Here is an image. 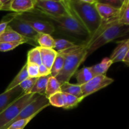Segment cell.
I'll list each match as a JSON object with an SVG mask.
<instances>
[{
    "label": "cell",
    "instance_id": "6da1fadb",
    "mask_svg": "<svg viewBox=\"0 0 129 129\" xmlns=\"http://www.w3.org/2000/svg\"><path fill=\"white\" fill-rule=\"evenodd\" d=\"M96 0H66L70 13L86 29L90 37L102 23L96 8Z\"/></svg>",
    "mask_w": 129,
    "mask_h": 129
},
{
    "label": "cell",
    "instance_id": "7a4b0ae2",
    "mask_svg": "<svg viewBox=\"0 0 129 129\" xmlns=\"http://www.w3.org/2000/svg\"><path fill=\"white\" fill-rule=\"evenodd\" d=\"M34 11L46 18L54 26L55 32L65 35L76 41H79V43H85L90 39L86 29L71 13L68 16L53 17L43 15L35 10Z\"/></svg>",
    "mask_w": 129,
    "mask_h": 129
},
{
    "label": "cell",
    "instance_id": "3957f363",
    "mask_svg": "<svg viewBox=\"0 0 129 129\" xmlns=\"http://www.w3.org/2000/svg\"><path fill=\"white\" fill-rule=\"evenodd\" d=\"M88 47H86L80 50L61 54L65 57L64 66L61 71L55 77L61 85L66 82H69L71 78L78 71L79 66L87 59Z\"/></svg>",
    "mask_w": 129,
    "mask_h": 129
},
{
    "label": "cell",
    "instance_id": "277c9868",
    "mask_svg": "<svg viewBox=\"0 0 129 129\" xmlns=\"http://www.w3.org/2000/svg\"><path fill=\"white\" fill-rule=\"evenodd\" d=\"M40 96L39 94H23L10 104L3 112L0 113V129H4L14 118L17 117L21 111L31 102Z\"/></svg>",
    "mask_w": 129,
    "mask_h": 129
},
{
    "label": "cell",
    "instance_id": "5b68a950",
    "mask_svg": "<svg viewBox=\"0 0 129 129\" xmlns=\"http://www.w3.org/2000/svg\"><path fill=\"white\" fill-rule=\"evenodd\" d=\"M128 31L129 25H120L118 22L110 25L89 46L88 49L87 57L103 45L111 42L115 39L128 35Z\"/></svg>",
    "mask_w": 129,
    "mask_h": 129
},
{
    "label": "cell",
    "instance_id": "8992f818",
    "mask_svg": "<svg viewBox=\"0 0 129 129\" xmlns=\"http://www.w3.org/2000/svg\"><path fill=\"white\" fill-rule=\"evenodd\" d=\"M34 10L45 15L59 17L70 15L66 0H35Z\"/></svg>",
    "mask_w": 129,
    "mask_h": 129
},
{
    "label": "cell",
    "instance_id": "52a82bcc",
    "mask_svg": "<svg viewBox=\"0 0 129 129\" xmlns=\"http://www.w3.org/2000/svg\"><path fill=\"white\" fill-rule=\"evenodd\" d=\"M13 15L14 17L26 22L39 34L51 35L55 32L52 25L46 18L34 11L31 13H13Z\"/></svg>",
    "mask_w": 129,
    "mask_h": 129
},
{
    "label": "cell",
    "instance_id": "ba28073f",
    "mask_svg": "<svg viewBox=\"0 0 129 129\" xmlns=\"http://www.w3.org/2000/svg\"><path fill=\"white\" fill-rule=\"evenodd\" d=\"M114 81L113 79L108 78L106 75L94 76L86 84L81 86L82 97L83 99L93 93L108 86Z\"/></svg>",
    "mask_w": 129,
    "mask_h": 129
},
{
    "label": "cell",
    "instance_id": "9c48e42d",
    "mask_svg": "<svg viewBox=\"0 0 129 129\" xmlns=\"http://www.w3.org/2000/svg\"><path fill=\"white\" fill-rule=\"evenodd\" d=\"M8 26L16 33L33 40L37 44V40L39 39L40 34L35 31L31 26H30L26 22L14 17V15L13 18L9 23Z\"/></svg>",
    "mask_w": 129,
    "mask_h": 129
},
{
    "label": "cell",
    "instance_id": "30bf717a",
    "mask_svg": "<svg viewBox=\"0 0 129 129\" xmlns=\"http://www.w3.org/2000/svg\"><path fill=\"white\" fill-rule=\"evenodd\" d=\"M24 94L20 86L6 91L0 94V113L3 112L10 104Z\"/></svg>",
    "mask_w": 129,
    "mask_h": 129
},
{
    "label": "cell",
    "instance_id": "8fae6325",
    "mask_svg": "<svg viewBox=\"0 0 129 129\" xmlns=\"http://www.w3.org/2000/svg\"><path fill=\"white\" fill-rule=\"evenodd\" d=\"M35 0H11L10 11L15 13H31L35 8Z\"/></svg>",
    "mask_w": 129,
    "mask_h": 129
},
{
    "label": "cell",
    "instance_id": "7c38bea8",
    "mask_svg": "<svg viewBox=\"0 0 129 129\" xmlns=\"http://www.w3.org/2000/svg\"><path fill=\"white\" fill-rule=\"evenodd\" d=\"M10 42H21L23 44H28L32 45H37L33 40L20 35L13 30L8 25L5 31L0 35V43Z\"/></svg>",
    "mask_w": 129,
    "mask_h": 129
},
{
    "label": "cell",
    "instance_id": "4fadbf2b",
    "mask_svg": "<svg viewBox=\"0 0 129 129\" xmlns=\"http://www.w3.org/2000/svg\"><path fill=\"white\" fill-rule=\"evenodd\" d=\"M96 8L102 21L112 20L118 16L120 10L114 8L105 4L100 3L97 1Z\"/></svg>",
    "mask_w": 129,
    "mask_h": 129
},
{
    "label": "cell",
    "instance_id": "5bb4252c",
    "mask_svg": "<svg viewBox=\"0 0 129 129\" xmlns=\"http://www.w3.org/2000/svg\"><path fill=\"white\" fill-rule=\"evenodd\" d=\"M38 48L40 53L42 64L50 70L58 53L54 49H47L39 46Z\"/></svg>",
    "mask_w": 129,
    "mask_h": 129
},
{
    "label": "cell",
    "instance_id": "9a60e30c",
    "mask_svg": "<svg viewBox=\"0 0 129 129\" xmlns=\"http://www.w3.org/2000/svg\"><path fill=\"white\" fill-rule=\"evenodd\" d=\"M112 64L113 63L112 60L109 57H107L103 59L99 64L89 67V69L93 77L100 75H106L107 71L109 69Z\"/></svg>",
    "mask_w": 129,
    "mask_h": 129
},
{
    "label": "cell",
    "instance_id": "2e32d148",
    "mask_svg": "<svg viewBox=\"0 0 129 129\" xmlns=\"http://www.w3.org/2000/svg\"><path fill=\"white\" fill-rule=\"evenodd\" d=\"M60 91L65 94H71L79 98H82V92L81 86L77 84H71L69 82H66L60 85Z\"/></svg>",
    "mask_w": 129,
    "mask_h": 129
},
{
    "label": "cell",
    "instance_id": "e0dca14e",
    "mask_svg": "<svg viewBox=\"0 0 129 129\" xmlns=\"http://www.w3.org/2000/svg\"><path fill=\"white\" fill-rule=\"evenodd\" d=\"M74 74L77 79V84L79 86L86 84L93 78L89 67H84L80 70L77 71Z\"/></svg>",
    "mask_w": 129,
    "mask_h": 129
},
{
    "label": "cell",
    "instance_id": "ac0fdd59",
    "mask_svg": "<svg viewBox=\"0 0 129 129\" xmlns=\"http://www.w3.org/2000/svg\"><path fill=\"white\" fill-rule=\"evenodd\" d=\"M50 76H40L38 78L30 93L45 95L47 84L48 80Z\"/></svg>",
    "mask_w": 129,
    "mask_h": 129
},
{
    "label": "cell",
    "instance_id": "d6986e66",
    "mask_svg": "<svg viewBox=\"0 0 129 129\" xmlns=\"http://www.w3.org/2000/svg\"><path fill=\"white\" fill-rule=\"evenodd\" d=\"M129 1L124 0L120 8L118 16V23L120 25H129Z\"/></svg>",
    "mask_w": 129,
    "mask_h": 129
},
{
    "label": "cell",
    "instance_id": "ffe728a7",
    "mask_svg": "<svg viewBox=\"0 0 129 129\" xmlns=\"http://www.w3.org/2000/svg\"><path fill=\"white\" fill-rule=\"evenodd\" d=\"M60 91V84L57 79L54 77L50 76L48 80L47 84L46 91H45V96L49 98L50 96L53 95L55 93Z\"/></svg>",
    "mask_w": 129,
    "mask_h": 129
},
{
    "label": "cell",
    "instance_id": "44dd1931",
    "mask_svg": "<svg viewBox=\"0 0 129 129\" xmlns=\"http://www.w3.org/2000/svg\"><path fill=\"white\" fill-rule=\"evenodd\" d=\"M28 78V76L27 71H26V64L23 66L21 70L18 73V74L16 76L13 80L10 83V84L8 86L7 88L6 89V91L10 90V89H12V88H15V87L17 86L20 85V83H22L23 81H25L26 78Z\"/></svg>",
    "mask_w": 129,
    "mask_h": 129
},
{
    "label": "cell",
    "instance_id": "7402d4cb",
    "mask_svg": "<svg viewBox=\"0 0 129 129\" xmlns=\"http://www.w3.org/2000/svg\"><path fill=\"white\" fill-rule=\"evenodd\" d=\"M55 39L50 35L45 34H40L37 40L39 47L47 49H54Z\"/></svg>",
    "mask_w": 129,
    "mask_h": 129
},
{
    "label": "cell",
    "instance_id": "603a6c76",
    "mask_svg": "<svg viewBox=\"0 0 129 129\" xmlns=\"http://www.w3.org/2000/svg\"><path fill=\"white\" fill-rule=\"evenodd\" d=\"M64 62H65V57L61 54H58L52 66L51 69H50V76H51L55 78L59 74V73L62 69Z\"/></svg>",
    "mask_w": 129,
    "mask_h": 129
},
{
    "label": "cell",
    "instance_id": "cb8c5ba5",
    "mask_svg": "<svg viewBox=\"0 0 129 129\" xmlns=\"http://www.w3.org/2000/svg\"><path fill=\"white\" fill-rule=\"evenodd\" d=\"M48 100L50 105L59 108H63L65 105L66 96L65 94L62 92L55 93L53 95L50 96Z\"/></svg>",
    "mask_w": 129,
    "mask_h": 129
},
{
    "label": "cell",
    "instance_id": "d4e9b609",
    "mask_svg": "<svg viewBox=\"0 0 129 129\" xmlns=\"http://www.w3.org/2000/svg\"><path fill=\"white\" fill-rule=\"evenodd\" d=\"M26 63L37 64L38 66L41 65V57H40V53L38 46L28 52Z\"/></svg>",
    "mask_w": 129,
    "mask_h": 129
},
{
    "label": "cell",
    "instance_id": "484cf974",
    "mask_svg": "<svg viewBox=\"0 0 129 129\" xmlns=\"http://www.w3.org/2000/svg\"><path fill=\"white\" fill-rule=\"evenodd\" d=\"M76 44L74 42L66 39H55L54 49L57 52L59 53L74 46Z\"/></svg>",
    "mask_w": 129,
    "mask_h": 129
},
{
    "label": "cell",
    "instance_id": "4316f807",
    "mask_svg": "<svg viewBox=\"0 0 129 129\" xmlns=\"http://www.w3.org/2000/svg\"><path fill=\"white\" fill-rule=\"evenodd\" d=\"M117 43L118 44V45L114 49L112 54H111L110 57H109L111 60H113L115 57H116L117 55H119L122 52H124L125 50H129V40L128 39L124 40L118 41L117 42Z\"/></svg>",
    "mask_w": 129,
    "mask_h": 129
},
{
    "label": "cell",
    "instance_id": "83f0119b",
    "mask_svg": "<svg viewBox=\"0 0 129 129\" xmlns=\"http://www.w3.org/2000/svg\"><path fill=\"white\" fill-rule=\"evenodd\" d=\"M65 94V93H64ZM66 103L63 108L64 109H71L75 108L83 100L82 98H79L71 94H65Z\"/></svg>",
    "mask_w": 129,
    "mask_h": 129
},
{
    "label": "cell",
    "instance_id": "f1b7e54d",
    "mask_svg": "<svg viewBox=\"0 0 129 129\" xmlns=\"http://www.w3.org/2000/svg\"><path fill=\"white\" fill-rule=\"evenodd\" d=\"M37 78H33L28 77L25 81L20 84V86L23 89L24 94H29L34 88Z\"/></svg>",
    "mask_w": 129,
    "mask_h": 129
},
{
    "label": "cell",
    "instance_id": "f546056e",
    "mask_svg": "<svg viewBox=\"0 0 129 129\" xmlns=\"http://www.w3.org/2000/svg\"><path fill=\"white\" fill-rule=\"evenodd\" d=\"M37 115H34L30 117L25 119H21L19 120L16 121L11 123L9 127H8L6 129H23L25 126L31 120V119L34 118Z\"/></svg>",
    "mask_w": 129,
    "mask_h": 129
},
{
    "label": "cell",
    "instance_id": "4dcf8cb0",
    "mask_svg": "<svg viewBox=\"0 0 129 129\" xmlns=\"http://www.w3.org/2000/svg\"><path fill=\"white\" fill-rule=\"evenodd\" d=\"M23 43L21 42H10L0 43V52H7L15 49Z\"/></svg>",
    "mask_w": 129,
    "mask_h": 129
},
{
    "label": "cell",
    "instance_id": "1f68e13d",
    "mask_svg": "<svg viewBox=\"0 0 129 129\" xmlns=\"http://www.w3.org/2000/svg\"><path fill=\"white\" fill-rule=\"evenodd\" d=\"M26 65L28 77L33 78H38L40 77L39 73V66L34 64H29V63H26Z\"/></svg>",
    "mask_w": 129,
    "mask_h": 129
},
{
    "label": "cell",
    "instance_id": "d6a6232c",
    "mask_svg": "<svg viewBox=\"0 0 129 129\" xmlns=\"http://www.w3.org/2000/svg\"><path fill=\"white\" fill-rule=\"evenodd\" d=\"M123 1L124 0H102V1H98V2L100 3L105 4V5L112 6L114 8L120 10L122 4H123Z\"/></svg>",
    "mask_w": 129,
    "mask_h": 129
},
{
    "label": "cell",
    "instance_id": "836d02e7",
    "mask_svg": "<svg viewBox=\"0 0 129 129\" xmlns=\"http://www.w3.org/2000/svg\"><path fill=\"white\" fill-rule=\"evenodd\" d=\"M13 18V14L7 15V16H5L3 18L2 21L0 22V35L5 31L6 27L8 25V23Z\"/></svg>",
    "mask_w": 129,
    "mask_h": 129
},
{
    "label": "cell",
    "instance_id": "e575fe53",
    "mask_svg": "<svg viewBox=\"0 0 129 129\" xmlns=\"http://www.w3.org/2000/svg\"><path fill=\"white\" fill-rule=\"evenodd\" d=\"M39 73L40 77L50 76V70L43 64H41L39 66Z\"/></svg>",
    "mask_w": 129,
    "mask_h": 129
},
{
    "label": "cell",
    "instance_id": "d590c367",
    "mask_svg": "<svg viewBox=\"0 0 129 129\" xmlns=\"http://www.w3.org/2000/svg\"><path fill=\"white\" fill-rule=\"evenodd\" d=\"M128 52H129V50H125L124 52H122L121 54H120L119 55H117L116 57H115L113 60H112V63L118 62H122V60H123V59H124V57H125V56L126 55V54Z\"/></svg>",
    "mask_w": 129,
    "mask_h": 129
},
{
    "label": "cell",
    "instance_id": "8d00e7d4",
    "mask_svg": "<svg viewBox=\"0 0 129 129\" xmlns=\"http://www.w3.org/2000/svg\"><path fill=\"white\" fill-rule=\"evenodd\" d=\"M122 62H123L127 66H129V52L126 54V55L125 56L124 59H123Z\"/></svg>",
    "mask_w": 129,
    "mask_h": 129
},
{
    "label": "cell",
    "instance_id": "74e56055",
    "mask_svg": "<svg viewBox=\"0 0 129 129\" xmlns=\"http://www.w3.org/2000/svg\"><path fill=\"white\" fill-rule=\"evenodd\" d=\"M2 6H3L2 2H1V0H0V11H1V8H2Z\"/></svg>",
    "mask_w": 129,
    "mask_h": 129
}]
</instances>
